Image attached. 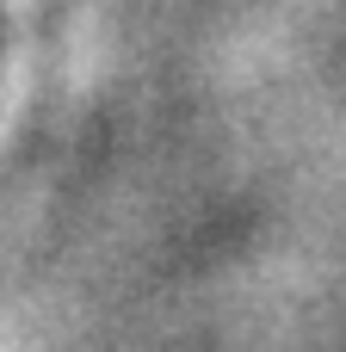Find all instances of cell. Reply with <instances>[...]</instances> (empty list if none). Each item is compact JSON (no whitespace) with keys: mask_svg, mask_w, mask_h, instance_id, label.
Returning a JSON list of instances; mask_svg holds the SVG:
<instances>
[]
</instances>
